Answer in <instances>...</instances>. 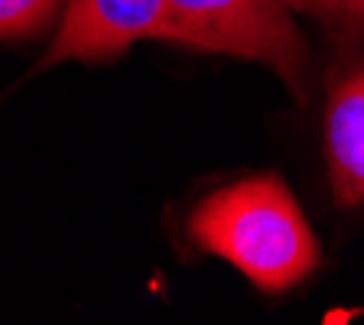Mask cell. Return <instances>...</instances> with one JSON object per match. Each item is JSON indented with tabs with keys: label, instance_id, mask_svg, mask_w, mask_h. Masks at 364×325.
I'll return each instance as SVG.
<instances>
[{
	"label": "cell",
	"instance_id": "1",
	"mask_svg": "<svg viewBox=\"0 0 364 325\" xmlns=\"http://www.w3.org/2000/svg\"><path fill=\"white\" fill-rule=\"evenodd\" d=\"M189 235L267 293L293 289L318 264L316 235L277 176H250L212 192L192 212Z\"/></svg>",
	"mask_w": 364,
	"mask_h": 325
},
{
	"label": "cell",
	"instance_id": "2",
	"mask_svg": "<svg viewBox=\"0 0 364 325\" xmlns=\"http://www.w3.org/2000/svg\"><path fill=\"white\" fill-rule=\"evenodd\" d=\"M176 43L260 62L303 98L306 46L283 0H166Z\"/></svg>",
	"mask_w": 364,
	"mask_h": 325
},
{
	"label": "cell",
	"instance_id": "3",
	"mask_svg": "<svg viewBox=\"0 0 364 325\" xmlns=\"http://www.w3.org/2000/svg\"><path fill=\"white\" fill-rule=\"evenodd\" d=\"M140 39L176 43V23L166 0H68L46 65L117 59Z\"/></svg>",
	"mask_w": 364,
	"mask_h": 325
},
{
	"label": "cell",
	"instance_id": "4",
	"mask_svg": "<svg viewBox=\"0 0 364 325\" xmlns=\"http://www.w3.org/2000/svg\"><path fill=\"white\" fill-rule=\"evenodd\" d=\"M328 176L338 205H364V65L332 88L326 111Z\"/></svg>",
	"mask_w": 364,
	"mask_h": 325
},
{
	"label": "cell",
	"instance_id": "5",
	"mask_svg": "<svg viewBox=\"0 0 364 325\" xmlns=\"http://www.w3.org/2000/svg\"><path fill=\"white\" fill-rule=\"evenodd\" d=\"M62 0H0V39H23L49 26Z\"/></svg>",
	"mask_w": 364,
	"mask_h": 325
},
{
	"label": "cell",
	"instance_id": "6",
	"mask_svg": "<svg viewBox=\"0 0 364 325\" xmlns=\"http://www.w3.org/2000/svg\"><path fill=\"white\" fill-rule=\"evenodd\" d=\"M289 10L312 14L326 23H341V26H355L364 30V0H283Z\"/></svg>",
	"mask_w": 364,
	"mask_h": 325
}]
</instances>
